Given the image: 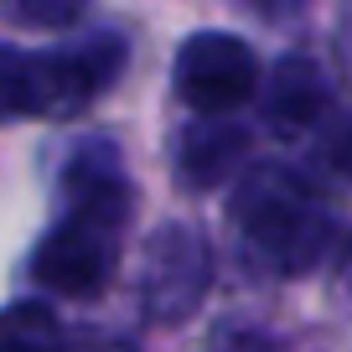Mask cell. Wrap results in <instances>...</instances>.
<instances>
[{
    "mask_svg": "<svg viewBox=\"0 0 352 352\" xmlns=\"http://www.w3.org/2000/svg\"><path fill=\"white\" fill-rule=\"evenodd\" d=\"M0 352H63V327L52 306L16 300L0 311Z\"/></svg>",
    "mask_w": 352,
    "mask_h": 352,
    "instance_id": "8",
    "label": "cell"
},
{
    "mask_svg": "<svg viewBox=\"0 0 352 352\" xmlns=\"http://www.w3.org/2000/svg\"><path fill=\"white\" fill-rule=\"evenodd\" d=\"M228 212H233V228L249 243V254L264 270L306 275L311 264H321L331 249L327 208L290 171H275V166H259V171L243 176Z\"/></svg>",
    "mask_w": 352,
    "mask_h": 352,
    "instance_id": "3",
    "label": "cell"
},
{
    "mask_svg": "<svg viewBox=\"0 0 352 352\" xmlns=\"http://www.w3.org/2000/svg\"><path fill=\"white\" fill-rule=\"evenodd\" d=\"M331 99V83L327 73H321V63H311V57H280V67L270 73V99H264V114H270V124L285 135H300L311 130V124L321 120V109H327Z\"/></svg>",
    "mask_w": 352,
    "mask_h": 352,
    "instance_id": "6",
    "label": "cell"
},
{
    "mask_svg": "<svg viewBox=\"0 0 352 352\" xmlns=\"http://www.w3.org/2000/svg\"><path fill=\"white\" fill-rule=\"evenodd\" d=\"M88 11V0H11V16L21 26H73Z\"/></svg>",
    "mask_w": 352,
    "mask_h": 352,
    "instance_id": "9",
    "label": "cell"
},
{
    "mask_svg": "<svg viewBox=\"0 0 352 352\" xmlns=\"http://www.w3.org/2000/svg\"><path fill=\"white\" fill-rule=\"evenodd\" d=\"M218 352H275V342L259 337V331H239V337H223Z\"/></svg>",
    "mask_w": 352,
    "mask_h": 352,
    "instance_id": "11",
    "label": "cell"
},
{
    "mask_svg": "<svg viewBox=\"0 0 352 352\" xmlns=\"http://www.w3.org/2000/svg\"><path fill=\"white\" fill-rule=\"evenodd\" d=\"M130 182H124L120 161L104 145H88L73 166H67V212L52 233L42 239L32 259L36 285L52 296L88 300L109 285L114 264H120L124 223H130Z\"/></svg>",
    "mask_w": 352,
    "mask_h": 352,
    "instance_id": "1",
    "label": "cell"
},
{
    "mask_svg": "<svg viewBox=\"0 0 352 352\" xmlns=\"http://www.w3.org/2000/svg\"><path fill=\"white\" fill-rule=\"evenodd\" d=\"M212 285V249L192 223H166L145 254V311L161 327L187 321Z\"/></svg>",
    "mask_w": 352,
    "mask_h": 352,
    "instance_id": "5",
    "label": "cell"
},
{
    "mask_svg": "<svg viewBox=\"0 0 352 352\" xmlns=\"http://www.w3.org/2000/svg\"><path fill=\"white\" fill-rule=\"evenodd\" d=\"M249 151V135L239 124H223V120H208V124H192L182 135V151H176V171L187 187H218L228 176H239V161Z\"/></svg>",
    "mask_w": 352,
    "mask_h": 352,
    "instance_id": "7",
    "label": "cell"
},
{
    "mask_svg": "<svg viewBox=\"0 0 352 352\" xmlns=\"http://www.w3.org/2000/svg\"><path fill=\"white\" fill-rule=\"evenodd\" d=\"M124 73L120 36H88L63 52L0 47V120H67Z\"/></svg>",
    "mask_w": 352,
    "mask_h": 352,
    "instance_id": "2",
    "label": "cell"
},
{
    "mask_svg": "<svg viewBox=\"0 0 352 352\" xmlns=\"http://www.w3.org/2000/svg\"><path fill=\"white\" fill-rule=\"evenodd\" d=\"M327 166L342 171V176H352V114L327 135Z\"/></svg>",
    "mask_w": 352,
    "mask_h": 352,
    "instance_id": "10",
    "label": "cell"
},
{
    "mask_svg": "<svg viewBox=\"0 0 352 352\" xmlns=\"http://www.w3.org/2000/svg\"><path fill=\"white\" fill-rule=\"evenodd\" d=\"M171 88H176V99L187 109H197L202 120H223V114H233L239 104L254 99L259 57H254L249 42H239L228 32H197L176 52Z\"/></svg>",
    "mask_w": 352,
    "mask_h": 352,
    "instance_id": "4",
    "label": "cell"
}]
</instances>
